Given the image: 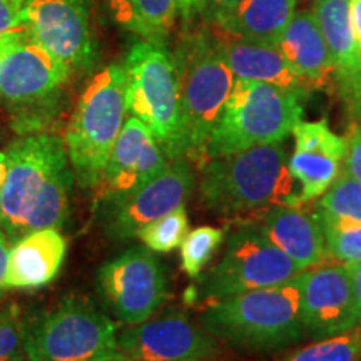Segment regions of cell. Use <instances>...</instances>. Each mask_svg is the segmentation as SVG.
Listing matches in <instances>:
<instances>
[{"label":"cell","mask_w":361,"mask_h":361,"mask_svg":"<svg viewBox=\"0 0 361 361\" xmlns=\"http://www.w3.org/2000/svg\"><path fill=\"white\" fill-rule=\"evenodd\" d=\"M6 154L0 229L8 243L37 229H61L69 218L74 183L64 139L51 133L27 134L8 144Z\"/></svg>","instance_id":"1"},{"label":"cell","mask_w":361,"mask_h":361,"mask_svg":"<svg viewBox=\"0 0 361 361\" xmlns=\"http://www.w3.org/2000/svg\"><path fill=\"white\" fill-rule=\"evenodd\" d=\"M298 276L279 286L213 301L202 313V328L216 340L251 353H269L296 345L305 338Z\"/></svg>","instance_id":"2"},{"label":"cell","mask_w":361,"mask_h":361,"mask_svg":"<svg viewBox=\"0 0 361 361\" xmlns=\"http://www.w3.org/2000/svg\"><path fill=\"white\" fill-rule=\"evenodd\" d=\"M293 183L283 142L263 144L209 159L201 168L200 200L221 216L290 206Z\"/></svg>","instance_id":"3"},{"label":"cell","mask_w":361,"mask_h":361,"mask_svg":"<svg viewBox=\"0 0 361 361\" xmlns=\"http://www.w3.org/2000/svg\"><path fill=\"white\" fill-rule=\"evenodd\" d=\"M178 74L183 157L200 168L207 162V142L236 78L219 56L209 30L184 35L173 54Z\"/></svg>","instance_id":"4"},{"label":"cell","mask_w":361,"mask_h":361,"mask_svg":"<svg viewBox=\"0 0 361 361\" xmlns=\"http://www.w3.org/2000/svg\"><path fill=\"white\" fill-rule=\"evenodd\" d=\"M126 71L111 64L97 72L80 94L66 129V149L75 183L102 186L111 152L126 123Z\"/></svg>","instance_id":"5"},{"label":"cell","mask_w":361,"mask_h":361,"mask_svg":"<svg viewBox=\"0 0 361 361\" xmlns=\"http://www.w3.org/2000/svg\"><path fill=\"white\" fill-rule=\"evenodd\" d=\"M305 92L236 79L207 142V161L283 142L301 123Z\"/></svg>","instance_id":"6"},{"label":"cell","mask_w":361,"mask_h":361,"mask_svg":"<svg viewBox=\"0 0 361 361\" xmlns=\"http://www.w3.org/2000/svg\"><path fill=\"white\" fill-rule=\"evenodd\" d=\"M71 75V67L24 29L0 61V101L11 112L13 129L22 135L44 133L61 109L62 89Z\"/></svg>","instance_id":"7"},{"label":"cell","mask_w":361,"mask_h":361,"mask_svg":"<svg viewBox=\"0 0 361 361\" xmlns=\"http://www.w3.org/2000/svg\"><path fill=\"white\" fill-rule=\"evenodd\" d=\"M27 361H129L107 314L82 298H66L27 328Z\"/></svg>","instance_id":"8"},{"label":"cell","mask_w":361,"mask_h":361,"mask_svg":"<svg viewBox=\"0 0 361 361\" xmlns=\"http://www.w3.org/2000/svg\"><path fill=\"white\" fill-rule=\"evenodd\" d=\"M126 107L154 134L169 161L183 157L179 85L164 44L139 40L124 59Z\"/></svg>","instance_id":"9"},{"label":"cell","mask_w":361,"mask_h":361,"mask_svg":"<svg viewBox=\"0 0 361 361\" xmlns=\"http://www.w3.org/2000/svg\"><path fill=\"white\" fill-rule=\"evenodd\" d=\"M303 271L255 224H239L228 236L223 258L200 276L194 300L213 303L239 293L279 286Z\"/></svg>","instance_id":"10"},{"label":"cell","mask_w":361,"mask_h":361,"mask_svg":"<svg viewBox=\"0 0 361 361\" xmlns=\"http://www.w3.org/2000/svg\"><path fill=\"white\" fill-rule=\"evenodd\" d=\"M97 290L117 322L128 326L151 319L169 296L164 268L146 246L106 261L97 271Z\"/></svg>","instance_id":"11"},{"label":"cell","mask_w":361,"mask_h":361,"mask_svg":"<svg viewBox=\"0 0 361 361\" xmlns=\"http://www.w3.org/2000/svg\"><path fill=\"white\" fill-rule=\"evenodd\" d=\"M196 186L192 162L186 157L169 161L168 168L142 188L121 197H104V233L114 239L137 238L144 226L184 206Z\"/></svg>","instance_id":"12"},{"label":"cell","mask_w":361,"mask_h":361,"mask_svg":"<svg viewBox=\"0 0 361 361\" xmlns=\"http://www.w3.org/2000/svg\"><path fill=\"white\" fill-rule=\"evenodd\" d=\"M27 34L75 71H90L99 52L87 0H30Z\"/></svg>","instance_id":"13"},{"label":"cell","mask_w":361,"mask_h":361,"mask_svg":"<svg viewBox=\"0 0 361 361\" xmlns=\"http://www.w3.org/2000/svg\"><path fill=\"white\" fill-rule=\"evenodd\" d=\"M117 343L133 361H209L218 355L216 338L184 313L126 326Z\"/></svg>","instance_id":"14"},{"label":"cell","mask_w":361,"mask_h":361,"mask_svg":"<svg viewBox=\"0 0 361 361\" xmlns=\"http://www.w3.org/2000/svg\"><path fill=\"white\" fill-rule=\"evenodd\" d=\"M298 279L305 335L323 340L361 323L356 313L353 276L348 264L318 266L303 271Z\"/></svg>","instance_id":"15"},{"label":"cell","mask_w":361,"mask_h":361,"mask_svg":"<svg viewBox=\"0 0 361 361\" xmlns=\"http://www.w3.org/2000/svg\"><path fill=\"white\" fill-rule=\"evenodd\" d=\"M313 12L335 67V94L346 114L361 117V49L355 32L351 0H313Z\"/></svg>","instance_id":"16"},{"label":"cell","mask_w":361,"mask_h":361,"mask_svg":"<svg viewBox=\"0 0 361 361\" xmlns=\"http://www.w3.org/2000/svg\"><path fill=\"white\" fill-rule=\"evenodd\" d=\"M168 164V156L151 129L135 116L126 117L104 173V197H121L134 192L159 176Z\"/></svg>","instance_id":"17"},{"label":"cell","mask_w":361,"mask_h":361,"mask_svg":"<svg viewBox=\"0 0 361 361\" xmlns=\"http://www.w3.org/2000/svg\"><path fill=\"white\" fill-rule=\"evenodd\" d=\"M67 241L61 229L44 228L27 233L8 246L4 290H37L61 273Z\"/></svg>","instance_id":"18"},{"label":"cell","mask_w":361,"mask_h":361,"mask_svg":"<svg viewBox=\"0 0 361 361\" xmlns=\"http://www.w3.org/2000/svg\"><path fill=\"white\" fill-rule=\"evenodd\" d=\"M276 47L308 92L335 90V67L313 11H298Z\"/></svg>","instance_id":"19"},{"label":"cell","mask_w":361,"mask_h":361,"mask_svg":"<svg viewBox=\"0 0 361 361\" xmlns=\"http://www.w3.org/2000/svg\"><path fill=\"white\" fill-rule=\"evenodd\" d=\"M207 30L211 32L219 56L224 59L236 79L256 80L308 94L278 47L252 42L214 24H211Z\"/></svg>","instance_id":"20"},{"label":"cell","mask_w":361,"mask_h":361,"mask_svg":"<svg viewBox=\"0 0 361 361\" xmlns=\"http://www.w3.org/2000/svg\"><path fill=\"white\" fill-rule=\"evenodd\" d=\"M255 226L301 269L319 266L328 258L313 211L301 206H273L261 213V221Z\"/></svg>","instance_id":"21"},{"label":"cell","mask_w":361,"mask_h":361,"mask_svg":"<svg viewBox=\"0 0 361 361\" xmlns=\"http://www.w3.org/2000/svg\"><path fill=\"white\" fill-rule=\"evenodd\" d=\"M296 4L298 0H241L236 11L211 24L252 42L276 47L295 16Z\"/></svg>","instance_id":"22"},{"label":"cell","mask_w":361,"mask_h":361,"mask_svg":"<svg viewBox=\"0 0 361 361\" xmlns=\"http://www.w3.org/2000/svg\"><path fill=\"white\" fill-rule=\"evenodd\" d=\"M109 8L123 29L166 45L179 16V0H109Z\"/></svg>","instance_id":"23"},{"label":"cell","mask_w":361,"mask_h":361,"mask_svg":"<svg viewBox=\"0 0 361 361\" xmlns=\"http://www.w3.org/2000/svg\"><path fill=\"white\" fill-rule=\"evenodd\" d=\"M340 164V161L328 156L295 151V154L288 157V171L291 178L300 183V194L291 197L290 206H303L322 197L335 183Z\"/></svg>","instance_id":"24"},{"label":"cell","mask_w":361,"mask_h":361,"mask_svg":"<svg viewBox=\"0 0 361 361\" xmlns=\"http://www.w3.org/2000/svg\"><path fill=\"white\" fill-rule=\"evenodd\" d=\"M313 213L322 228L328 258L338 259L341 263L361 261L360 221L333 216L316 204L313 206Z\"/></svg>","instance_id":"25"},{"label":"cell","mask_w":361,"mask_h":361,"mask_svg":"<svg viewBox=\"0 0 361 361\" xmlns=\"http://www.w3.org/2000/svg\"><path fill=\"white\" fill-rule=\"evenodd\" d=\"M281 361H361V323L340 335L296 350Z\"/></svg>","instance_id":"26"},{"label":"cell","mask_w":361,"mask_h":361,"mask_svg":"<svg viewBox=\"0 0 361 361\" xmlns=\"http://www.w3.org/2000/svg\"><path fill=\"white\" fill-rule=\"evenodd\" d=\"M224 229L214 226H200L191 229L180 245V269L189 278H200L202 269L224 243Z\"/></svg>","instance_id":"27"},{"label":"cell","mask_w":361,"mask_h":361,"mask_svg":"<svg viewBox=\"0 0 361 361\" xmlns=\"http://www.w3.org/2000/svg\"><path fill=\"white\" fill-rule=\"evenodd\" d=\"M189 233V218L186 207L180 206L171 213L161 216L152 223L144 226L137 238L156 252H171L183 245Z\"/></svg>","instance_id":"28"},{"label":"cell","mask_w":361,"mask_h":361,"mask_svg":"<svg viewBox=\"0 0 361 361\" xmlns=\"http://www.w3.org/2000/svg\"><path fill=\"white\" fill-rule=\"evenodd\" d=\"M326 213L361 223V183L348 171L341 169L335 183L314 202Z\"/></svg>","instance_id":"29"},{"label":"cell","mask_w":361,"mask_h":361,"mask_svg":"<svg viewBox=\"0 0 361 361\" xmlns=\"http://www.w3.org/2000/svg\"><path fill=\"white\" fill-rule=\"evenodd\" d=\"M293 134H295L296 151L316 152V154L328 156L340 162L345 159L346 139L333 133L326 119L314 121V123L301 121L293 130Z\"/></svg>","instance_id":"30"},{"label":"cell","mask_w":361,"mask_h":361,"mask_svg":"<svg viewBox=\"0 0 361 361\" xmlns=\"http://www.w3.org/2000/svg\"><path fill=\"white\" fill-rule=\"evenodd\" d=\"M29 322L17 303L0 308V361H27Z\"/></svg>","instance_id":"31"},{"label":"cell","mask_w":361,"mask_h":361,"mask_svg":"<svg viewBox=\"0 0 361 361\" xmlns=\"http://www.w3.org/2000/svg\"><path fill=\"white\" fill-rule=\"evenodd\" d=\"M30 0H0V34L25 27Z\"/></svg>","instance_id":"32"},{"label":"cell","mask_w":361,"mask_h":361,"mask_svg":"<svg viewBox=\"0 0 361 361\" xmlns=\"http://www.w3.org/2000/svg\"><path fill=\"white\" fill-rule=\"evenodd\" d=\"M343 169L348 171L356 180L361 183V124H355L346 137V154Z\"/></svg>","instance_id":"33"},{"label":"cell","mask_w":361,"mask_h":361,"mask_svg":"<svg viewBox=\"0 0 361 361\" xmlns=\"http://www.w3.org/2000/svg\"><path fill=\"white\" fill-rule=\"evenodd\" d=\"M241 0H204V16L213 20H218L221 17L229 16L236 11Z\"/></svg>","instance_id":"34"},{"label":"cell","mask_w":361,"mask_h":361,"mask_svg":"<svg viewBox=\"0 0 361 361\" xmlns=\"http://www.w3.org/2000/svg\"><path fill=\"white\" fill-rule=\"evenodd\" d=\"M197 13L204 16V0H179V16L184 27L191 24Z\"/></svg>","instance_id":"35"},{"label":"cell","mask_w":361,"mask_h":361,"mask_svg":"<svg viewBox=\"0 0 361 361\" xmlns=\"http://www.w3.org/2000/svg\"><path fill=\"white\" fill-rule=\"evenodd\" d=\"M353 276V288H355V301H356V313L361 322V261H353V263H346Z\"/></svg>","instance_id":"36"},{"label":"cell","mask_w":361,"mask_h":361,"mask_svg":"<svg viewBox=\"0 0 361 361\" xmlns=\"http://www.w3.org/2000/svg\"><path fill=\"white\" fill-rule=\"evenodd\" d=\"M8 239L6 234H4L2 229H0V295H2L4 291V276H6V269H7V256H8Z\"/></svg>","instance_id":"37"},{"label":"cell","mask_w":361,"mask_h":361,"mask_svg":"<svg viewBox=\"0 0 361 361\" xmlns=\"http://www.w3.org/2000/svg\"><path fill=\"white\" fill-rule=\"evenodd\" d=\"M24 29L25 27H22V29H17V30H11V32L0 34V61H2L4 52H6L7 49L11 47L17 39H19V35L24 32Z\"/></svg>","instance_id":"38"},{"label":"cell","mask_w":361,"mask_h":361,"mask_svg":"<svg viewBox=\"0 0 361 361\" xmlns=\"http://www.w3.org/2000/svg\"><path fill=\"white\" fill-rule=\"evenodd\" d=\"M351 16H353L355 32L361 49V0H351Z\"/></svg>","instance_id":"39"},{"label":"cell","mask_w":361,"mask_h":361,"mask_svg":"<svg viewBox=\"0 0 361 361\" xmlns=\"http://www.w3.org/2000/svg\"><path fill=\"white\" fill-rule=\"evenodd\" d=\"M7 176V154L0 151V192H2L4 183H6Z\"/></svg>","instance_id":"40"},{"label":"cell","mask_w":361,"mask_h":361,"mask_svg":"<svg viewBox=\"0 0 361 361\" xmlns=\"http://www.w3.org/2000/svg\"><path fill=\"white\" fill-rule=\"evenodd\" d=\"M129 361H133V360H129Z\"/></svg>","instance_id":"41"}]
</instances>
